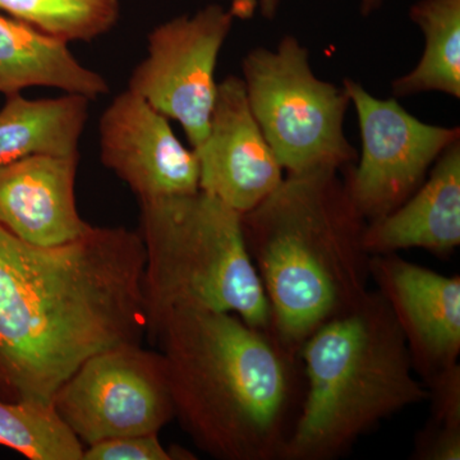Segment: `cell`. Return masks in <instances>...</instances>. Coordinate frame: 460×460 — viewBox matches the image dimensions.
I'll return each mask as SVG.
<instances>
[{
	"instance_id": "14",
	"label": "cell",
	"mask_w": 460,
	"mask_h": 460,
	"mask_svg": "<svg viewBox=\"0 0 460 460\" xmlns=\"http://www.w3.org/2000/svg\"><path fill=\"white\" fill-rule=\"evenodd\" d=\"M363 243L370 256L411 248L447 256L459 246L460 141L441 154L410 199L367 223Z\"/></svg>"
},
{
	"instance_id": "7",
	"label": "cell",
	"mask_w": 460,
	"mask_h": 460,
	"mask_svg": "<svg viewBox=\"0 0 460 460\" xmlns=\"http://www.w3.org/2000/svg\"><path fill=\"white\" fill-rule=\"evenodd\" d=\"M51 402L84 447L119 436L159 435L174 419L164 357L142 344L93 354Z\"/></svg>"
},
{
	"instance_id": "16",
	"label": "cell",
	"mask_w": 460,
	"mask_h": 460,
	"mask_svg": "<svg viewBox=\"0 0 460 460\" xmlns=\"http://www.w3.org/2000/svg\"><path fill=\"white\" fill-rule=\"evenodd\" d=\"M90 99L7 96L0 109V166L38 155H74L89 119Z\"/></svg>"
},
{
	"instance_id": "23",
	"label": "cell",
	"mask_w": 460,
	"mask_h": 460,
	"mask_svg": "<svg viewBox=\"0 0 460 460\" xmlns=\"http://www.w3.org/2000/svg\"><path fill=\"white\" fill-rule=\"evenodd\" d=\"M281 0H259L260 12L266 20H274L279 11Z\"/></svg>"
},
{
	"instance_id": "3",
	"label": "cell",
	"mask_w": 460,
	"mask_h": 460,
	"mask_svg": "<svg viewBox=\"0 0 460 460\" xmlns=\"http://www.w3.org/2000/svg\"><path fill=\"white\" fill-rule=\"evenodd\" d=\"M367 220L341 172L287 174L242 215L251 260L268 296L271 332L290 352L368 293Z\"/></svg>"
},
{
	"instance_id": "20",
	"label": "cell",
	"mask_w": 460,
	"mask_h": 460,
	"mask_svg": "<svg viewBox=\"0 0 460 460\" xmlns=\"http://www.w3.org/2000/svg\"><path fill=\"white\" fill-rule=\"evenodd\" d=\"M157 434L107 438L84 447V460H171Z\"/></svg>"
},
{
	"instance_id": "18",
	"label": "cell",
	"mask_w": 460,
	"mask_h": 460,
	"mask_svg": "<svg viewBox=\"0 0 460 460\" xmlns=\"http://www.w3.org/2000/svg\"><path fill=\"white\" fill-rule=\"evenodd\" d=\"M0 447L31 460H84V447L53 402L0 398Z\"/></svg>"
},
{
	"instance_id": "5",
	"label": "cell",
	"mask_w": 460,
	"mask_h": 460,
	"mask_svg": "<svg viewBox=\"0 0 460 460\" xmlns=\"http://www.w3.org/2000/svg\"><path fill=\"white\" fill-rule=\"evenodd\" d=\"M140 206L148 341L175 310L237 314L271 332L270 305L247 251L242 214L201 190Z\"/></svg>"
},
{
	"instance_id": "6",
	"label": "cell",
	"mask_w": 460,
	"mask_h": 460,
	"mask_svg": "<svg viewBox=\"0 0 460 460\" xmlns=\"http://www.w3.org/2000/svg\"><path fill=\"white\" fill-rule=\"evenodd\" d=\"M242 72L251 111L287 174L343 172L356 162L344 132L349 95L314 75L296 36H284L275 49L248 51Z\"/></svg>"
},
{
	"instance_id": "17",
	"label": "cell",
	"mask_w": 460,
	"mask_h": 460,
	"mask_svg": "<svg viewBox=\"0 0 460 460\" xmlns=\"http://www.w3.org/2000/svg\"><path fill=\"white\" fill-rule=\"evenodd\" d=\"M410 18L425 38L417 66L392 83L394 98L441 93L460 98V0H419Z\"/></svg>"
},
{
	"instance_id": "15",
	"label": "cell",
	"mask_w": 460,
	"mask_h": 460,
	"mask_svg": "<svg viewBox=\"0 0 460 460\" xmlns=\"http://www.w3.org/2000/svg\"><path fill=\"white\" fill-rule=\"evenodd\" d=\"M49 87L93 100L109 93L107 80L87 68L68 44L14 17L0 14V93Z\"/></svg>"
},
{
	"instance_id": "4",
	"label": "cell",
	"mask_w": 460,
	"mask_h": 460,
	"mask_svg": "<svg viewBox=\"0 0 460 460\" xmlns=\"http://www.w3.org/2000/svg\"><path fill=\"white\" fill-rule=\"evenodd\" d=\"M305 393L280 460H332L375 426L428 402L385 299L368 290L299 349Z\"/></svg>"
},
{
	"instance_id": "12",
	"label": "cell",
	"mask_w": 460,
	"mask_h": 460,
	"mask_svg": "<svg viewBox=\"0 0 460 460\" xmlns=\"http://www.w3.org/2000/svg\"><path fill=\"white\" fill-rule=\"evenodd\" d=\"M370 277L401 329L423 384L458 363L460 278L407 261L398 253L370 257Z\"/></svg>"
},
{
	"instance_id": "8",
	"label": "cell",
	"mask_w": 460,
	"mask_h": 460,
	"mask_svg": "<svg viewBox=\"0 0 460 460\" xmlns=\"http://www.w3.org/2000/svg\"><path fill=\"white\" fill-rule=\"evenodd\" d=\"M343 87L356 109L362 148L357 165L343 169L344 183L368 223L419 190L436 160L460 141V128L422 122L394 96L378 99L352 78Z\"/></svg>"
},
{
	"instance_id": "21",
	"label": "cell",
	"mask_w": 460,
	"mask_h": 460,
	"mask_svg": "<svg viewBox=\"0 0 460 460\" xmlns=\"http://www.w3.org/2000/svg\"><path fill=\"white\" fill-rule=\"evenodd\" d=\"M431 402L429 428L460 431V366L456 363L425 384Z\"/></svg>"
},
{
	"instance_id": "24",
	"label": "cell",
	"mask_w": 460,
	"mask_h": 460,
	"mask_svg": "<svg viewBox=\"0 0 460 460\" xmlns=\"http://www.w3.org/2000/svg\"><path fill=\"white\" fill-rule=\"evenodd\" d=\"M386 0H359V11L362 16L367 17L383 7Z\"/></svg>"
},
{
	"instance_id": "22",
	"label": "cell",
	"mask_w": 460,
	"mask_h": 460,
	"mask_svg": "<svg viewBox=\"0 0 460 460\" xmlns=\"http://www.w3.org/2000/svg\"><path fill=\"white\" fill-rule=\"evenodd\" d=\"M413 456L420 460H459L460 431L428 426L417 435Z\"/></svg>"
},
{
	"instance_id": "2",
	"label": "cell",
	"mask_w": 460,
	"mask_h": 460,
	"mask_svg": "<svg viewBox=\"0 0 460 460\" xmlns=\"http://www.w3.org/2000/svg\"><path fill=\"white\" fill-rule=\"evenodd\" d=\"M150 343L165 359L174 419L220 460L281 459L301 410L302 363L237 314L175 310Z\"/></svg>"
},
{
	"instance_id": "1",
	"label": "cell",
	"mask_w": 460,
	"mask_h": 460,
	"mask_svg": "<svg viewBox=\"0 0 460 460\" xmlns=\"http://www.w3.org/2000/svg\"><path fill=\"white\" fill-rule=\"evenodd\" d=\"M140 232L91 226L57 247L0 224V398L51 402L93 354L146 339Z\"/></svg>"
},
{
	"instance_id": "13",
	"label": "cell",
	"mask_w": 460,
	"mask_h": 460,
	"mask_svg": "<svg viewBox=\"0 0 460 460\" xmlns=\"http://www.w3.org/2000/svg\"><path fill=\"white\" fill-rule=\"evenodd\" d=\"M80 155H38L0 166V224L27 243L57 247L91 229L78 213Z\"/></svg>"
},
{
	"instance_id": "19",
	"label": "cell",
	"mask_w": 460,
	"mask_h": 460,
	"mask_svg": "<svg viewBox=\"0 0 460 460\" xmlns=\"http://www.w3.org/2000/svg\"><path fill=\"white\" fill-rule=\"evenodd\" d=\"M0 11L69 44L107 35L119 20V0H0Z\"/></svg>"
},
{
	"instance_id": "9",
	"label": "cell",
	"mask_w": 460,
	"mask_h": 460,
	"mask_svg": "<svg viewBox=\"0 0 460 460\" xmlns=\"http://www.w3.org/2000/svg\"><path fill=\"white\" fill-rule=\"evenodd\" d=\"M242 11L237 5L208 4L160 23L148 33L147 56L129 78L128 90L180 123L193 150L208 135L217 59Z\"/></svg>"
},
{
	"instance_id": "10",
	"label": "cell",
	"mask_w": 460,
	"mask_h": 460,
	"mask_svg": "<svg viewBox=\"0 0 460 460\" xmlns=\"http://www.w3.org/2000/svg\"><path fill=\"white\" fill-rule=\"evenodd\" d=\"M100 157L138 201L199 190L193 148L181 144L165 115L128 89L100 118Z\"/></svg>"
},
{
	"instance_id": "11",
	"label": "cell",
	"mask_w": 460,
	"mask_h": 460,
	"mask_svg": "<svg viewBox=\"0 0 460 460\" xmlns=\"http://www.w3.org/2000/svg\"><path fill=\"white\" fill-rule=\"evenodd\" d=\"M195 151L199 190L239 214L268 198L283 181V168L250 108L243 80L217 84L208 135Z\"/></svg>"
}]
</instances>
